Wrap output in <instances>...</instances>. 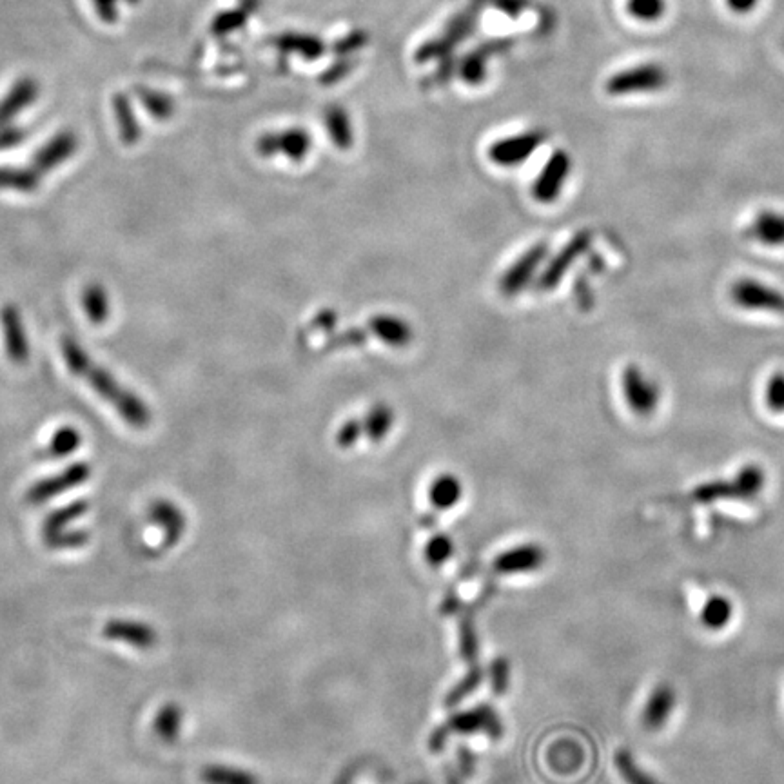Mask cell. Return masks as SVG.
<instances>
[{
  "label": "cell",
  "mask_w": 784,
  "mask_h": 784,
  "mask_svg": "<svg viewBox=\"0 0 784 784\" xmlns=\"http://www.w3.org/2000/svg\"><path fill=\"white\" fill-rule=\"evenodd\" d=\"M60 353H62L69 373L75 374L77 378L88 383L89 387L97 392L104 402H108L118 412V416L128 423L131 429L144 431L151 425L153 414H151V409L147 407V403L135 392L129 391L128 387H124L122 383L118 382L108 369L97 365L75 338L62 336Z\"/></svg>",
  "instance_id": "cell-1"
},
{
  "label": "cell",
  "mask_w": 784,
  "mask_h": 784,
  "mask_svg": "<svg viewBox=\"0 0 784 784\" xmlns=\"http://www.w3.org/2000/svg\"><path fill=\"white\" fill-rule=\"evenodd\" d=\"M766 474L759 465H746L732 480L708 481L692 490L697 503H716L725 500H754L765 489Z\"/></svg>",
  "instance_id": "cell-2"
},
{
  "label": "cell",
  "mask_w": 784,
  "mask_h": 784,
  "mask_svg": "<svg viewBox=\"0 0 784 784\" xmlns=\"http://www.w3.org/2000/svg\"><path fill=\"white\" fill-rule=\"evenodd\" d=\"M619 389L628 411L637 418H650L656 414L663 400L659 382L637 363H628L623 367L619 376Z\"/></svg>",
  "instance_id": "cell-3"
},
{
  "label": "cell",
  "mask_w": 784,
  "mask_h": 784,
  "mask_svg": "<svg viewBox=\"0 0 784 784\" xmlns=\"http://www.w3.org/2000/svg\"><path fill=\"white\" fill-rule=\"evenodd\" d=\"M670 75L667 68L657 62H645L632 68L621 69L605 82V91L610 97H632L652 95L667 89Z\"/></svg>",
  "instance_id": "cell-4"
},
{
  "label": "cell",
  "mask_w": 784,
  "mask_h": 784,
  "mask_svg": "<svg viewBox=\"0 0 784 784\" xmlns=\"http://www.w3.org/2000/svg\"><path fill=\"white\" fill-rule=\"evenodd\" d=\"M476 732H485L494 739H498L503 734L500 716L492 706L480 705L467 712L454 714L445 725L434 730V734L431 735V748L441 750L451 734H476Z\"/></svg>",
  "instance_id": "cell-5"
},
{
  "label": "cell",
  "mask_w": 784,
  "mask_h": 784,
  "mask_svg": "<svg viewBox=\"0 0 784 784\" xmlns=\"http://www.w3.org/2000/svg\"><path fill=\"white\" fill-rule=\"evenodd\" d=\"M730 298L739 309L757 313H784V293L754 278H739L730 289Z\"/></svg>",
  "instance_id": "cell-6"
},
{
  "label": "cell",
  "mask_w": 784,
  "mask_h": 784,
  "mask_svg": "<svg viewBox=\"0 0 784 784\" xmlns=\"http://www.w3.org/2000/svg\"><path fill=\"white\" fill-rule=\"evenodd\" d=\"M89 476H91V465L84 463V461H77L59 474H53L49 478L37 481L28 490L26 500L31 505H42V503L53 500L68 490L77 489L80 485H84L89 480Z\"/></svg>",
  "instance_id": "cell-7"
},
{
  "label": "cell",
  "mask_w": 784,
  "mask_h": 784,
  "mask_svg": "<svg viewBox=\"0 0 784 784\" xmlns=\"http://www.w3.org/2000/svg\"><path fill=\"white\" fill-rule=\"evenodd\" d=\"M0 327L4 336L6 356L13 365H26L31 356L30 340L19 307L6 304L0 309Z\"/></svg>",
  "instance_id": "cell-8"
},
{
  "label": "cell",
  "mask_w": 784,
  "mask_h": 784,
  "mask_svg": "<svg viewBox=\"0 0 784 784\" xmlns=\"http://www.w3.org/2000/svg\"><path fill=\"white\" fill-rule=\"evenodd\" d=\"M746 238L763 249H784V211L765 207L759 209L748 222Z\"/></svg>",
  "instance_id": "cell-9"
},
{
  "label": "cell",
  "mask_w": 784,
  "mask_h": 784,
  "mask_svg": "<svg viewBox=\"0 0 784 784\" xmlns=\"http://www.w3.org/2000/svg\"><path fill=\"white\" fill-rule=\"evenodd\" d=\"M79 151V137L77 133L64 129L59 131L57 135L49 138L46 144L35 151L33 160H31V167L35 171H39L40 175H48L53 169L64 166L69 158L75 157V153Z\"/></svg>",
  "instance_id": "cell-10"
},
{
  "label": "cell",
  "mask_w": 784,
  "mask_h": 784,
  "mask_svg": "<svg viewBox=\"0 0 784 784\" xmlns=\"http://www.w3.org/2000/svg\"><path fill=\"white\" fill-rule=\"evenodd\" d=\"M570 169H572V160H570L569 153L556 151L550 157L547 166L541 169L538 180L534 184L532 193L536 196V200H539L541 204L554 202L563 193V187L570 177Z\"/></svg>",
  "instance_id": "cell-11"
},
{
  "label": "cell",
  "mask_w": 784,
  "mask_h": 784,
  "mask_svg": "<svg viewBox=\"0 0 784 784\" xmlns=\"http://www.w3.org/2000/svg\"><path fill=\"white\" fill-rule=\"evenodd\" d=\"M256 149L264 157L273 155H285L293 160H302L307 157L311 149V137L305 133L304 129H285L284 133H269L262 138H258Z\"/></svg>",
  "instance_id": "cell-12"
},
{
  "label": "cell",
  "mask_w": 784,
  "mask_h": 784,
  "mask_svg": "<svg viewBox=\"0 0 784 784\" xmlns=\"http://www.w3.org/2000/svg\"><path fill=\"white\" fill-rule=\"evenodd\" d=\"M543 140L545 133L541 131H529L516 137L503 138L490 147V160L500 166H518L543 144Z\"/></svg>",
  "instance_id": "cell-13"
},
{
  "label": "cell",
  "mask_w": 784,
  "mask_h": 784,
  "mask_svg": "<svg viewBox=\"0 0 784 784\" xmlns=\"http://www.w3.org/2000/svg\"><path fill=\"white\" fill-rule=\"evenodd\" d=\"M102 634L109 641L126 643L138 650H151L157 647L158 634L155 628L135 619H109Z\"/></svg>",
  "instance_id": "cell-14"
},
{
  "label": "cell",
  "mask_w": 784,
  "mask_h": 784,
  "mask_svg": "<svg viewBox=\"0 0 784 784\" xmlns=\"http://www.w3.org/2000/svg\"><path fill=\"white\" fill-rule=\"evenodd\" d=\"M40 95L39 82L31 77L19 79L10 91L0 98V128L11 126L22 111L31 108Z\"/></svg>",
  "instance_id": "cell-15"
},
{
  "label": "cell",
  "mask_w": 784,
  "mask_h": 784,
  "mask_svg": "<svg viewBox=\"0 0 784 784\" xmlns=\"http://www.w3.org/2000/svg\"><path fill=\"white\" fill-rule=\"evenodd\" d=\"M676 690L670 685H659L650 692L643 714L641 723L648 732H659L668 723V719L674 714L676 708Z\"/></svg>",
  "instance_id": "cell-16"
},
{
  "label": "cell",
  "mask_w": 784,
  "mask_h": 784,
  "mask_svg": "<svg viewBox=\"0 0 784 784\" xmlns=\"http://www.w3.org/2000/svg\"><path fill=\"white\" fill-rule=\"evenodd\" d=\"M545 559L547 554L539 545H520L501 552L500 556L494 559V570L500 574L534 572L543 567Z\"/></svg>",
  "instance_id": "cell-17"
},
{
  "label": "cell",
  "mask_w": 784,
  "mask_h": 784,
  "mask_svg": "<svg viewBox=\"0 0 784 784\" xmlns=\"http://www.w3.org/2000/svg\"><path fill=\"white\" fill-rule=\"evenodd\" d=\"M149 518L164 530V547H175L186 532V516L178 505L169 500L153 501L149 505Z\"/></svg>",
  "instance_id": "cell-18"
},
{
  "label": "cell",
  "mask_w": 784,
  "mask_h": 784,
  "mask_svg": "<svg viewBox=\"0 0 784 784\" xmlns=\"http://www.w3.org/2000/svg\"><path fill=\"white\" fill-rule=\"evenodd\" d=\"M42 175L33 167H0V191H13L20 195H33L40 189Z\"/></svg>",
  "instance_id": "cell-19"
},
{
  "label": "cell",
  "mask_w": 784,
  "mask_h": 784,
  "mask_svg": "<svg viewBox=\"0 0 784 784\" xmlns=\"http://www.w3.org/2000/svg\"><path fill=\"white\" fill-rule=\"evenodd\" d=\"M113 111H115V120H117L118 137L126 144V146H135L140 137H142V129L138 124L137 115L133 104L129 100L128 95L124 93H117L113 97Z\"/></svg>",
  "instance_id": "cell-20"
},
{
  "label": "cell",
  "mask_w": 784,
  "mask_h": 784,
  "mask_svg": "<svg viewBox=\"0 0 784 784\" xmlns=\"http://www.w3.org/2000/svg\"><path fill=\"white\" fill-rule=\"evenodd\" d=\"M80 304L84 313L88 316L89 322L93 325H104L109 320L111 314V302L106 287L102 284H88L80 296Z\"/></svg>",
  "instance_id": "cell-21"
},
{
  "label": "cell",
  "mask_w": 784,
  "mask_h": 784,
  "mask_svg": "<svg viewBox=\"0 0 784 784\" xmlns=\"http://www.w3.org/2000/svg\"><path fill=\"white\" fill-rule=\"evenodd\" d=\"M182 721H184V710L178 703H167L157 712V717L153 721V730L160 741L167 745L177 743L180 732H182Z\"/></svg>",
  "instance_id": "cell-22"
},
{
  "label": "cell",
  "mask_w": 784,
  "mask_h": 784,
  "mask_svg": "<svg viewBox=\"0 0 784 784\" xmlns=\"http://www.w3.org/2000/svg\"><path fill=\"white\" fill-rule=\"evenodd\" d=\"M545 245H536L534 249H530L529 253L525 255V258H521L518 260V264L514 265L512 269H510V273H507L505 276V285H503V289H505V293H518V289H520L521 285L527 284L530 278H532V271L538 267L539 262L543 260V256H545Z\"/></svg>",
  "instance_id": "cell-23"
},
{
  "label": "cell",
  "mask_w": 784,
  "mask_h": 784,
  "mask_svg": "<svg viewBox=\"0 0 784 784\" xmlns=\"http://www.w3.org/2000/svg\"><path fill=\"white\" fill-rule=\"evenodd\" d=\"M732 616H734L732 601L725 598V596H721V594H714L712 598L706 599L699 619H701V623H703V627L706 630L717 632V630H723V628L728 627Z\"/></svg>",
  "instance_id": "cell-24"
},
{
  "label": "cell",
  "mask_w": 784,
  "mask_h": 784,
  "mask_svg": "<svg viewBox=\"0 0 784 784\" xmlns=\"http://www.w3.org/2000/svg\"><path fill=\"white\" fill-rule=\"evenodd\" d=\"M588 242H590V236L587 233H581L569 245H565V249L559 253L554 265H550L549 271L545 273V284L549 287L558 284L559 278L565 273V269H569L572 262L576 260V256L583 255L587 251Z\"/></svg>",
  "instance_id": "cell-25"
},
{
  "label": "cell",
  "mask_w": 784,
  "mask_h": 784,
  "mask_svg": "<svg viewBox=\"0 0 784 784\" xmlns=\"http://www.w3.org/2000/svg\"><path fill=\"white\" fill-rule=\"evenodd\" d=\"M80 445H82V434L79 429H75L71 425H64L53 432L48 447H46V456L51 460H62V458H68L71 454L79 451Z\"/></svg>",
  "instance_id": "cell-26"
},
{
  "label": "cell",
  "mask_w": 784,
  "mask_h": 784,
  "mask_svg": "<svg viewBox=\"0 0 784 784\" xmlns=\"http://www.w3.org/2000/svg\"><path fill=\"white\" fill-rule=\"evenodd\" d=\"M135 91H137L140 104L147 109V113L151 115V118H155L158 122H167L169 118L175 115L177 106H175L173 98L167 97L166 93L144 88V86H138Z\"/></svg>",
  "instance_id": "cell-27"
},
{
  "label": "cell",
  "mask_w": 784,
  "mask_h": 784,
  "mask_svg": "<svg viewBox=\"0 0 784 784\" xmlns=\"http://www.w3.org/2000/svg\"><path fill=\"white\" fill-rule=\"evenodd\" d=\"M429 498L436 509H451L461 498V483L456 476L443 474L440 478L432 481L429 489Z\"/></svg>",
  "instance_id": "cell-28"
},
{
  "label": "cell",
  "mask_w": 784,
  "mask_h": 784,
  "mask_svg": "<svg viewBox=\"0 0 784 784\" xmlns=\"http://www.w3.org/2000/svg\"><path fill=\"white\" fill-rule=\"evenodd\" d=\"M88 509L89 503H86L84 500H79L69 503V505L62 507V509L53 510L48 518L44 520V525H42L44 538H46V536H53V534L62 532V530H66L69 523L80 520V518L88 512Z\"/></svg>",
  "instance_id": "cell-29"
},
{
  "label": "cell",
  "mask_w": 784,
  "mask_h": 784,
  "mask_svg": "<svg viewBox=\"0 0 784 784\" xmlns=\"http://www.w3.org/2000/svg\"><path fill=\"white\" fill-rule=\"evenodd\" d=\"M200 777L206 784H260L255 774L235 766L207 765Z\"/></svg>",
  "instance_id": "cell-30"
},
{
  "label": "cell",
  "mask_w": 784,
  "mask_h": 784,
  "mask_svg": "<svg viewBox=\"0 0 784 784\" xmlns=\"http://www.w3.org/2000/svg\"><path fill=\"white\" fill-rule=\"evenodd\" d=\"M628 15L632 19L652 24L667 13V0H627Z\"/></svg>",
  "instance_id": "cell-31"
},
{
  "label": "cell",
  "mask_w": 784,
  "mask_h": 784,
  "mask_svg": "<svg viewBox=\"0 0 784 784\" xmlns=\"http://www.w3.org/2000/svg\"><path fill=\"white\" fill-rule=\"evenodd\" d=\"M616 768H618L619 775L623 777V781L627 784H656V781L645 774L639 766L632 754L628 750H619L616 754Z\"/></svg>",
  "instance_id": "cell-32"
},
{
  "label": "cell",
  "mask_w": 784,
  "mask_h": 784,
  "mask_svg": "<svg viewBox=\"0 0 784 784\" xmlns=\"http://www.w3.org/2000/svg\"><path fill=\"white\" fill-rule=\"evenodd\" d=\"M327 129L334 142L340 147H349L351 144V122L349 117L340 108H331L327 111Z\"/></svg>",
  "instance_id": "cell-33"
},
{
  "label": "cell",
  "mask_w": 784,
  "mask_h": 784,
  "mask_svg": "<svg viewBox=\"0 0 784 784\" xmlns=\"http://www.w3.org/2000/svg\"><path fill=\"white\" fill-rule=\"evenodd\" d=\"M278 46L287 49V51H298V53H302L309 59L322 55V51H324L322 42H318V40L309 37V35H294V33L280 37Z\"/></svg>",
  "instance_id": "cell-34"
},
{
  "label": "cell",
  "mask_w": 784,
  "mask_h": 784,
  "mask_svg": "<svg viewBox=\"0 0 784 784\" xmlns=\"http://www.w3.org/2000/svg\"><path fill=\"white\" fill-rule=\"evenodd\" d=\"M765 398L766 409L774 414H784V373H774L768 376L765 383Z\"/></svg>",
  "instance_id": "cell-35"
},
{
  "label": "cell",
  "mask_w": 784,
  "mask_h": 784,
  "mask_svg": "<svg viewBox=\"0 0 784 784\" xmlns=\"http://www.w3.org/2000/svg\"><path fill=\"white\" fill-rule=\"evenodd\" d=\"M89 541L86 530H62L53 536H46V545L53 550L80 549Z\"/></svg>",
  "instance_id": "cell-36"
},
{
  "label": "cell",
  "mask_w": 784,
  "mask_h": 784,
  "mask_svg": "<svg viewBox=\"0 0 784 784\" xmlns=\"http://www.w3.org/2000/svg\"><path fill=\"white\" fill-rule=\"evenodd\" d=\"M452 541L447 538L445 534H438L427 543L425 549V558L431 563L432 567H440L441 563H445L447 559L452 556Z\"/></svg>",
  "instance_id": "cell-37"
},
{
  "label": "cell",
  "mask_w": 784,
  "mask_h": 784,
  "mask_svg": "<svg viewBox=\"0 0 784 784\" xmlns=\"http://www.w3.org/2000/svg\"><path fill=\"white\" fill-rule=\"evenodd\" d=\"M378 331L389 343H405L411 338L409 325L403 324L398 318H380L376 324V333Z\"/></svg>",
  "instance_id": "cell-38"
},
{
  "label": "cell",
  "mask_w": 784,
  "mask_h": 784,
  "mask_svg": "<svg viewBox=\"0 0 784 784\" xmlns=\"http://www.w3.org/2000/svg\"><path fill=\"white\" fill-rule=\"evenodd\" d=\"M481 679H483V670H481V667H478V665H474V667L471 668V672L467 674V677L461 679L458 686L449 694V697H447V705H458L463 697L469 696V694H472V692L480 686Z\"/></svg>",
  "instance_id": "cell-39"
},
{
  "label": "cell",
  "mask_w": 784,
  "mask_h": 784,
  "mask_svg": "<svg viewBox=\"0 0 784 784\" xmlns=\"http://www.w3.org/2000/svg\"><path fill=\"white\" fill-rule=\"evenodd\" d=\"M460 637L461 656L465 661L472 663V667H474L476 657H478V637L472 627L471 619L461 621Z\"/></svg>",
  "instance_id": "cell-40"
},
{
  "label": "cell",
  "mask_w": 784,
  "mask_h": 784,
  "mask_svg": "<svg viewBox=\"0 0 784 784\" xmlns=\"http://www.w3.org/2000/svg\"><path fill=\"white\" fill-rule=\"evenodd\" d=\"M367 429L373 440H382L387 431L391 429V411L385 407H378L374 411L369 412L367 416Z\"/></svg>",
  "instance_id": "cell-41"
},
{
  "label": "cell",
  "mask_w": 784,
  "mask_h": 784,
  "mask_svg": "<svg viewBox=\"0 0 784 784\" xmlns=\"http://www.w3.org/2000/svg\"><path fill=\"white\" fill-rule=\"evenodd\" d=\"M490 677H492V688L496 694H505L509 688L510 667L507 659H496L490 667Z\"/></svg>",
  "instance_id": "cell-42"
},
{
  "label": "cell",
  "mask_w": 784,
  "mask_h": 784,
  "mask_svg": "<svg viewBox=\"0 0 784 784\" xmlns=\"http://www.w3.org/2000/svg\"><path fill=\"white\" fill-rule=\"evenodd\" d=\"M244 20L245 13H242V11H227V13H222V15L216 17L211 28H213L215 35H226V33H231L236 28H240L244 24Z\"/></svg>",
  "instance_id": "cell-43"
},
{
  "label": "cell",
  "mask_w": 784,
  "mask_h": 784,
  "mask_svg": "<svg viewBox=\"0 0 784 784\" xmlns=\"http://www.w3.org/2000/svg\"><path fill=\"white\" fill-rule=\"evenodd\" d=\"M26 137H28V133L22 128H17V126L0 128V153L20 146L26 140Z\"/></svg>",
  "instance_id": "cell-44"
},
{
  "label": "cell",
  "mask_w": 784,
  "mask_h": 784,
  "mask_svg": "<svg viewBox=\"0 0 784 784\" xmlns=\"http://www.w3.org/2000/svg\"><path fill=\"white\" fill-rule=\"evenodd\" d=\"M122 0H93L98 19L104 24H115L118 20V4Z\"/></svg>",
  "instance_id": "cell-45"
},
{
  "label": "cell",
  "mask_w": 784,
  "mask_h": 784,
  "mask_svg": "<svg viewBox=\"0 0 784 784\" xmlns=\"http://www.w3.org/2000/svg\"><path fill=\"white\" fill-rule=\"evenodd\" d=\"M461 75H463V79L469 80L472 84L481 82L483 77H485V60H483V57H469V59L465 60L463 69H461Z\"/></svg>",
  "instance_id": "cell-46"
},
{
  "label": "cell",
  "mask_w": 784,
  "mask_h": 784,
  "mask_svg": "<svg viewBox=\"0 0 784 784\" xmlns=\"http://www.w3.org/2000/svg\"><path fill=\"white\" fill-rule=\"evenodd\" d=\"M725 2L730 10L741 15H746L759 6V0H725Z\"/></svg>",
  "instance_id": "cell-47"
}]
</instances>
